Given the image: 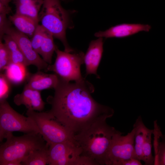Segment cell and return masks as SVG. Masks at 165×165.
I'll return each instance as SVG.
<instances>
[{"label":"cell","mask_w":165,"mask_h":165,"mask_svg":"<svg viewBox=\"0 0 165 165\" xmlns=\"http://www.w3.org/2000/svg\"><path fill=\"white\" fill-rule=\"evenodd\" d=\"M5 139L6 141L0 146V165H22V161L31 151L49 145L40 133L17 137L10 133Z\"/></svg>","instance_id":"3957f363"},{"label":"cell","mask_w":165,"mask_h":165,"mask_svg":"<svg viewBox=\"0 0 165 165\" xmlns=\"http://www.w3.org/2000/svg\"><path fill=\"white\" fill-rule=\"evenodd\" d=\"M8 19L18 31L31 38L39 22L28 16L15 13Z\"/></svg>","instance_id":"2e32d148"},{"label":"cell","mask_w":165,"mask_h":165,"mask_svg":"<svg viewBox=\"0 0 165 165\" xmlns=\"http://www.w3.org/2000/svg\"><path fill=\"white\" fill-rule=\"evenodd\" d=\"M5 34L10 35L17 43L26 59L28 66L34 65L38 70H44L47 72L49 64L34 49L28 36L11 27L6 31Z\"/></svg>","instance_id":"30bf717a"},{"label":"cell","mask_w":165,"mask_h":165,"mask_svg":"<svg viewBox=\"0 0 165 165\" xmlns=\"http://www.w3.org/2000/svg\"><path fill=\"white\" fill-rule=\"evenodd\" d=\"M105 116L97 119L74 135L81 148L82 155L91 158L98 165L107 164L108 152L115 135L119 131L106 122Z\"/></svg>","instance_id":"7a4b0ae2"},{"label":"cell","mask_w":165,"mask_h":165,"mask_svg":"<svg viewBox=\"0 0 165 165\" xmlns=\"http://www.w3.org/2000/svg\"><path fill=\"white\" fill-rule=\"evenodd\" d=\"M81 148L76 142H65L49 145L50 165H76L82 154Z\"/></svg>","instance_id":"9c48e42d"},{"label":"cell","mask_w":165,"mask_h":165,"mask_svg":"<svg viewBox=\"0 0 165 165\" xmlns=\"http://www.w3.org/2000/svg\"><path fill=\"white\" fill-rule=\"evenodd\" d=\"M103 38L92 41L84 56L86 76L88 75L94 74L97 78H100L97 71L100 64L103 51Z\"/></svg>","instance_id":"7c38bea8"},{"label":"cell","mask_w":165,"mask_h":165,"mask_svg":"<svg viewBox=\"0 0 165 165\" xmlns=\"http://www.w3.org/2000/svg\"><path fill=\"white\" fill-rule=\"evenodd\" d=\"M153 131V130L146 127L142 148L143 161L146 165L154 164V157L152 155V135Z\"/></svg>","instance_id":"603a6c76"},{"label":"cell","mask_w":165,"mask_h":165,"mask_svg":"<svg viewBox=\"0 0 165 165\" xmlns=\"http://www.w3.org/2000/svg\"><path fill=\"white\" fill-rule=\"evenodd\" d=\"M13 102L17 106L24 105L28 109L39 112L43 110L45 105L42 98L40 91L25 85L22 92L14 97Z\"/></svg>","instance_id":"4fadbf2b"},{"label":"cell","mask_w":165,"mask_h":165,"mask_svg":"<svg viewBox=\"0 0 165 165\" xmlns=\"http://www.w3.org/2000/svg\"><path fill=\"white\" fill-rule=\"evenodd\" d=\"M11 11V9L9 5H5L0 3V13L8 14Z\"/></svg>","instance_id":"83f0119b"},{"label":"cell","mask_w":165,"mask_h":165,"mask_svg":"<svg viewBox=\"0 0 165 165\" xmlns=\"http://www.w3.org/2000/svg\"><path fill=\"white\" fill-rule=\"evenodd\" d=\"M11 82L5 74L1 73L0 75V101L6 100L11 90Z\"/></svg>","instance_id":"d4e9b609"},{"label":"cell","mask_w":165,"mask_h":165,"mask_svg":"<svg viewBox=\"0 0 165 165\" xmlns=\"http://www.w3.org/2000/svg\"><path fill=\"white\" fill-rule=\"evenodd\" d=\"M153 147L155 153L154 164L165 165V135L163 134L157 121L154 122Z\"/></svg>","instance_id":"e0dca14e"},{"label":"cell","mask_w":165,"mask_h":165,"mask_svg":"<svg viewBox=\"0 0 165 165\" xmlns=\"http://www.w3.org/2000/svg\"><path fill=\"white\" fill-rule=\"evenodd\" d=\"M141 160L134 158H131L124 161L121 165H141Z\"/></svg>","instance_id":"4316f807"},{"label":"cell","mask_w":165,"mask_h":165,"mask_svg":"<svg viewBox=\"0 0 165 165\" xmlns=\"http://www.w3.org/2000/svg\"><path fill=\"white\" fill-rule=\"evenodd\" d=\"M133 126L135 128L134 136V148L137 159L143 161L142 148L144 133L146 127L140 116L136 119Z\"/></svg>","instance_id":"7402d4cb"},{"label":"cell","mask_w":165,"mask_h":165,"mask_svg":"<svg viewBox=\"0 0 165 165\" xmlns=\"http://www.w3.org/2000/svg\"><path fill=\"white\" fill-rule=\"evenodd\" d=\"M16 13L26 16L38 21L43 0H14Z\"/></svg>","instance_id":"9a60e30c"},{"label":"cell","mask_w":165,"mask_h":165,"mask_svg":"<svg viewBox=\"0 0 165 165\" xmlns=\"http://www.w3.org/2000/svg\"><path fill=\"white\" fill-rule=\"evenodd\" d=\"M26 79L25 86L41 91L47 89H54L58 83L59 78L55 73L47 74L38 70L35 73H29Z\"/></svg>","instance_id":"5bb4252c"},{"label":"cell","mask_w":165,"mask_h":165,"mask_svg":"<svg viewBox=\"0 0 165 165\" xmlns=\"http://www.w3.org/2000/svg\"><path fill=\"white\" fill-rule=\"evenodd\" d=\"M9 52L4 43L0 40V71H5L6 67L11 63Z\"/></svg>","instance_id":"cb8c5ba5"},{"label":"cell","mask_w":165,"mask_h":165,"mask_svg":"<svg viewBox=\"0 0 165 165\" xmlns=\"http://www.w3.org/2000/svg\"><path fill=\"white\" fill-rule=\"evenodd\" d=\"M150 25L141 24L123 23L112 27L104 31H99L94 35L98 38H121L130 36L140 31L148 32Z\"/></svg>","instance_id":"8fae6325"},{"label":"cell","mask_w":165,"mask_h":165,"mask_svg":"<svg viewBox=\"0 0 165 165\" xmlns=\"http://www.w3.org/2000/svg\"><path fill=\"white\" fill-rule=\"evenodd\" d=\"M55 52V61L53 64H49L47 72L53 71L59 77L68 82H78L85 78L80 71L81 65L84 63L83 52L71 53L60 50L57 46Z\"/></svg>","instance_id":"52a82bcc"},{"label":"cell","mask_w":165,"mask_h":165,"mask_svg":"<svg viewBox=\"0 0 165 165\" xmlns=\"http://www.w3.org/2000/svg\"><path fill=\"white\" fill-rule=\"evenodd\" d=\"M12 0H0V3L6 6H9V3Z\"/></svg>","instance_id":"f1b7e54d"},{"label":"cell","mask_w":165,"mask_h":165,"mask_svg":"<svg viewBox=\"0 0 165 165\" xmlns=\"http://www.w3.org/2000/svg\"><path fill=\"white\" fill-rule=\"evenodd\" d=\"M7 14L0 13V40L2 39L6 31L11 27V23L6 17Z\"/></svg>","instance_id":"484cf974"},{"label":"cell","mask_w":165,"mask_h":165,"mask_svg":"<svg viewBox=\"0 0 165 165\" xmlns=\"http://www.w3.org/2000/svg\"><path fill=\"white\" fill-rule=\"evenodd\" d=\"M2 39L9 52L11 63L28 66L26 59L15 41L7 34H5Z\"/></svg>","instance_id":"ffe728a7"},{"label":"cell","mask_w":165,"mask_h":165,"mask_svg":"<svg viewBox=\"0 0 165 165\" xmlns=\"http://www.w3.org/2000/svg\"><path fill=\"white\" fill-rule=\"evenodd\" d=\"M135 128L126 135L118 131L114 136L109 148L107 165H121L131 158L137 159L134 148Z\"/></svg>","instance_id":"ba28073f"},{"label":"cell","mask_w":165,"mask_h":165,"mask_svg":"<svg viewBox=\"0 0 165 165\" xmlns=\"http://www.w3.org/2000/svg\"><path fill=\"white\" fill-rule=\"evenodd\" d=\"M49 145L31 151L21 162L23 165H45L48 164Z\"/></svg>","instance_id":"44dd1931"},{"label":"cell","mask_w":165,"mask_h":165,"mask_svg":"<svg viewBox=\"0 0 165 165\" xmlns=\"http://www.w3.org/2000/svg\"><path fill=\"white\" fill-rule=\"evenodd\" d=\"M59 78L54 95L46 99L51 105L48 112L74 135L99 118L112 116V108L100 104L93 98L91 94L94 87L85 78L72 83Z\"/></svg>","instance_id":"6da1fadb"},{"label":"cell","mask_w":165,"mask_h":165,"mask_svg":"<svg viewBox=\"0 0 165 165\" xmlns=\"http://www.w3.org/2000/svg\"><path fill=\"white\" fill-rule=\"evenodd\" d=\"M38 20L42 26L61 41L64 51H75L69 45L66 38V30L70 24L69 15L62 6L59 0H43Z\"/></svg>","instance_id":"277c9868"},{"label":"cell","mask_w":165,"mask_h":165,"mask_svg":"<svg viewBox=\"0 0 165 165\" xmlns=\"http://www.w3.org/2000/svg\"><path fill=\"white\" fill-rule=\"evenodd\" d=\"M26 115L35 122L42 137L49 145L65 142H76L74 135L54 119L48 111L37 112L28 109Z\"/></svg>","instance_id":"8992f818"},{"label":"cell","mask_w":165,"mask_h":165,"mask_svg":"<svg viewBox=\"0 0 165 165\" xmlns=\"http://www.w3.org/2000/svg\"><path fill=\"white\" fill-rule=\"evenodd\" d=\"M14 131L24 134L40 133L35 122L31 118L26 117L13 109L6 100L0 101V141Z\"/></svg>","instance_id":"5b68a950"},{"label":"cell","mask_w":165,"mask_h":165,"mask_svg":"<svg viewBox=\"0 0 165 165\" xmlns=\"http://www.w3.org/2000/svg\"><path fill=\"white\" fill-rule=\"evenodd\" d=\"M53 37V35L46 29L44 35L39 43V54L49 64H51L53 54L57 47L54 43Z\"/></svg>","instance_id":"ac0fdd59"},{"label":"cell","mask_w":165,"mask_h":165,"mask_svg":"<svg viewBox=\"0 0 165 165\" xmlns=\"http://www.w3.org/2000/svg\"><path fill=\"white\" fill-rule=\"evenodd\" d=\"M26 68L22 64L11 63L6 68L4 74L11 83L18 84L27 79L29 73Z\"/></svg>","instance_id":"d6986e66"}]
</instances>
